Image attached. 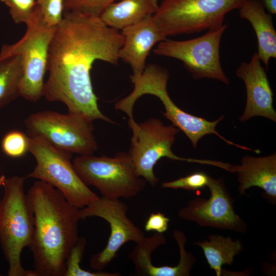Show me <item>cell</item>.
<instances>
[{"mask_svg": "<svg viewBox=\"0 0 276 276\" xmlns=\"http://www.w3.org/2000/svg\"><path fill=\"white\" fill-rule=\"evenodd\" d=\"M124 37L105 25L99 16L64 11L50 44L43 96L50 102L63 103L68 111L91 121L113 123L100 110L90 72L98 60L117 64Z\"/></svg>", "mask_w": 276, "mask_h": 276, "instance_id": "cell-1", "label": "cell"}, {"mask_svg": "<svg viewBox=\"0 0 276 276\" xmlns=\"http://www.w3.org/2000/svg\"><path fill=\"white\" fill-rule=\"evenodd\" d=\"M27 195L34 216L29 247L34 276H65L66 259L79 238V209L43 181H35Z\"/></svg>", "mask_w": 276, "mask_h": 276, "instance_id": "cell-2", "label": "cell"}, {"mask_svg": "<svg viewBox=\"0 0 276 276\" xmlns=\"http://www.w3.org/2000/svg\"><path fill=\"white\" fill-rule=\"evenodd\" d=\"M26 177L6 178L0 200V245L9 267V276H34L21 262L23 249L29 247L33 236L34 216L24 191Z\"/></svg>", "mask_w": 276, "mask_h": 276, "instance_id": "cell-3", "label": "cell"}, {"mask_svg": "<svg viewBox=\"0 0 276 276\" xmlns=\"http://www.w3.org/2000/svg\"><path fill=\"white\" fill-rule=\"evenodd\" d=\"M169 77L167 69L154 64L146 65L140 75L130 76L134 86L133 90L117 101L116 109L126 113L129 119L133 118V109L137 100L144 95H154L160 99L164 106L165 112H162L163 116L186 135L194 148L197 147L202 137L212 134L217 135L227 144L236 146V143L226 140L216 130L217 124L224 119L223 116L215 121H209L185 111L172 101L167 89Z\"/></svg>", "mask_w": 276, "mask_h": 276, "instance_id": "cell-4", "label": "cell"}, {"mask_svg": "<svg viewBox=\"0 0 276 276\" xmlns=\"http://www.w3.org/2000/svg\"><path fill=\"white\" fill-rule=\"evenodd\" d=\"M128 125L132 131L131 145L128 152L136 174L152 186L159 179L154 173V167L163 157L218 167L229 171L231 164L220 161L181 157L174 154L172 147L180 130L172 124L166 126L161 120L151 118L137 123L129 119Z\"/></svg>", "mask_w": 276, "mask_h": 276, "instance_id": "cell-5", "label": "cell"}, {"mask_svg": "<svg viewBox=\"0 0 276 276\" xmlns=\"http://www.w3.org/2000/svg\"><path fill=\"white\" fill-rule=\"evenodd\" d=\"M26 25V33L19 41L2 47L0 59L20 57L23 70L20 96L28 101L37 102L43 96L48 51L56 27L45 23L37 6Z\"/></svg>", "mask_w": 276, "mask_h": 276, "instance_id": "cell-6", "label": "cell"}, {"mask_svg": "<svg viewBox=\"0 0 276 276\" xmlns=\"http://www.w3.org/2000/svg\"><path fill=\"white\" fill-rule=\"evenodd\" d=\"M28 140L29 152L35 158L36 165L26 178L52 185L79 209L99 198L76 172L71 162L72 153L54 146L41 136H28Z\"/></svg>", "mask_w": 276, "mask_h": 276, "instance_id": "cell-7", "label": "cell"}, {"mask_svg": "<svg viewBox=\"0 0 276 276\" xmlns=\"http://www.w3.org/2000/svg\"><path fill=\"white\" fill-rule=\"evenodd\" d=\"M72 163L82 181L94 187L102 197L129 198L146 186V180L136 174L128 152H120L113 157L80 155Z\"/></svg>", "mask_w": 276, "mask_h": 276, "instance_id": "cell-8", "label": "cell"}, {"mask_svg": "<svg viewBox=\"0 0 276 276\" xmlns=\"http://www.w3.org/2000/svg\"><path fill=\"white\" fill-rule=\"evenodd\" d=\"M245 0H163L153 16L164 36L198 33L223 24Z\"/></svg>", "mask_w": 276, "mask_h": 276, "instance_id": "cell-9", "label": "cell"}, {"mask_svg": "<svg viewBox=\"0 0 276 276\" xmlns=\"http://www.w3.org/2000/svg\"><path fill=\"white\" fill-rule=\"evenodd\" d=\"M93 122L69 111L63 114L46 110L30 114L24 123L29 136H41L60 149L86 155L98 149Z\"/></svg>", "mask_w": 276, "mask_h": 276, "instance_id": "cell-10", "label": "cell"}, {"mask_svg": "<svg viewBox=\"0 0 276 276\" xmlns=\"http://www.w3.org/2000/svg\"><path fill=\"white\" fill-rule=\"evenodd\" d=\"M227 28L223 24L188 40L166 38L158 43L153 52L180 60L194 79L209 78L228 84L229 80L222 67L220 56L221 40Z\"/></svg>", "mask_w": 276, "mask_h": 276, "instance_id": "cell-11", "label": "cell"}, {"mask_svg": "<svg viewBox=\"0 0 276 276\" xmlns=\"http://www.w3.org/2000/svg\"><path fill=\"white\" fill-rule=\"evenodd\" d=\"M128 209L120 199L102 196L79 209L81 219L97 217L107 221L110 226V233L105 247L90 257L89 265L93 269L102 270L117 257L124 244L128 242L137 244L145 238L141 229L128 218Z\"/></svg>", "mask_w": 276, "mask_h": 276, "instance_id": "cell-12", "label": "cell"}, {"mask_svg": "<svg viewBox=\"0 0 276 276\" xmlns=\"http://www.w3.org/2000/svg\"><path fill=\"white\" fill-rule=\"evenodd\" d=\"M209 199L197 197L190 200L178 212L179 218L192 221L201 227L245 232V221L235 212L234 200L226 190L223 180L210 176Z\"/></svg>", "mask_w": 276, "mask_h": 276, "instance_id": "cell-13", "label": "cell"}, {"mask_svg": "<svg viewBox=\"0 0 276 276\" xmlns=\"http://www.w3.org/2000/svg\"><path fill=\"white\" fill-rule=\"evenodd\" d=\"M241 79L246 91V101L239 120L244 122L260 116L276 122V112L273 107V93L261 61L256 52L248 62H243L236 72Z\"/></svg>", "mask_w": 276, "mask_h": 276, "instance_id": "cell-14", "label": "cell"}, {"mask_svg": "<svg viewBox=\"0 0 276 276\" xmlns=\"http://www.w3.org/2000/svg\"><path fill=\"white\" fill-rule=\"evenodd\" d=\"M124 42L119 59L129 64L133 75L143 73L151 50L166 37L155 23L153 16L122 30Z\"/></svg>", "mask_w": 276, "mask_h": 276, "instance_id": "cell-15", "label": "cell"}, {"mask_svg": "<svg viewBox=\"0 0 276 276\" xmlns=\"http://www.w3.org/2000/svg\"><path fill=\"white\" fill-rule=\"evenodd\" d=\"M230 172L237 174L240 195L252 187H258L270 198L275 200V153L263 157L245 155L240 165H232Z\"/></svg>", "mask_w": 276, "mask_h": 276, "instance_id": "cell-16", "label": "cell"}, {"mask_svg": "<svg viewBox=\"0 0 276 276\" xmlns=\"http://www.w3.org/2000/svg\"><path fill=\"white\" fill-rule=\"evenodd\" d=\"M239 10L241 18L247 20L256 34L261 62L267 66L271 58H276V32L272 16L258 0H245Z\"/></svg>", "mask_w": 276, "mask_h": 276, "instance_id": "cell-17", "label": "cell"}, {"mask_svg": "<svg viewBox=\"0 0 276 276\" xmlns=\"http://www.w3.org/2000/svg\"><path fill=\"white\" fill-rule=\"evenodd\" d=\"M159 5L158 0H121L109 5L99 17L107 26L122 30L153 16Z\"/></svg>", "mask_w": 276, "mask_h": 276, "instance_id": "cell-18", "label": "cell"}, {"mask_svg": "<svg viewBox=\"0 0 276 276\" xmlns=\"http://www.w3.org/2000/svg\"><path fill=\"white\" fill-rule=\"evenodd\" d=\"M208 239L194 243L202 248L210 268L214 270L217 276H220L222 266L231 265L235 256L243 250V245L240 240H233L229 236L211 234Z\"/></svg>", "mask_w": 276, "mask_h": 276, "instance_id": "cell-19", "label": "cell"}, {"mask_svg": "<svg viewBox=\"0 0 276 276\" xmlns=\"http://www.w3.org/2000/svg\"><path fill=\"white\" fill-rule=\"evenodd\" d=\"M22 75L19 56L0 59V108L20 96L19 85Z\"/></svg>", "mask_w": 276, "mask_h": 276, "instance_id": "cell-20", "label": "cell"}, {"mask_svg": "<svg viewBox=\"0 0 276 276\" xmlns=\"http://www.w3.org/2000/svg\"><path fill=\"white\" fill-rule=\"evenodd\" d=\"M166 242L163 233H155L152 236L146 237L141 242L135 244L129 254V258L135 266L139 275L149 276L154 267L151 261L152 252Z\"/></svg>", "mask_w": 276, "mask_h": 276, "instance_id": "cell-21", "label": "cell"}, {"mask_svg": "<svg viewBox=\"0 0 276 276\" xmlns=\"http://www.w3.org/2000/svg\"><path fill=\"white\" fill-rule=\"evenodd\" d=\"M87 241L84 237L79 238L72 249L65 263V276H121L119 272L102 270L91 272L82 269L80 263L84 254Z\"/></svg>", "mask_w": 276, "mask_h": 276, "instance_id": "cell-22", "label": "cell"}, {"mask_svg": "<svg viewBox=\"0 0 276 276\" xmlns=\"http://www.w3.org/2000/svg\"><path fill=\"white\" fill-rule=\"evenodd\" d=\"M1 146L7 156L13 158L21 157L29 151L28 136L18 130L10 131L4 136Z\"/></svg>", "mask_w": 276, "mask_h": 276, "instance_id": "cell-23", "label": "cell"}, {"mask_svg": "<svg viewBox=\"0 0 276 276\" xmlns=\"http://www.w3.org/2000/svg\"><path fill=\"white\" fill-rule=\"evenodd\" d=\"M210 176L202 171H196L177 179L162 183L163 188L196 191L207 187Z\"/></svg>", "mask_w": 276, "mask_h": 276, "instance_id": "cell-24", "label": "cell"}, {"mask_svg": "<svg viewBox=\"0 0 276 276\" xmlns=\"http://www.w3.org/2000/svg\"><path fill=\"white\" fill-rule=\"evenodd\" d=\"M65 0H36L45 24L56 27L62 20Z\"/></svg>", "mask_w": 276, "mask_h": 276, "instance_id": "cell-25", "label": "cell"}, {"mask_svg": "<svg viewBox=\"0 0 276 276\" xmlns=\"http://www.w3.org/2000/svg\"><path fill=\"white\" fill-rule=\"evenodd\" d=\"M116 0H65L64 11L81 12L100 16L103 10Z\"/></svg>", "mask_w": 276, "mask_h": 276, "instance_id": "cell-26", "label": "cell"}, {"mask_svg": "<svg viewBox=\"0 0 276 276\" xmlns=\"http://www.w3.org/2000/svg\"><path fill=\"white\" fill-rule=\"evenodd\" d=\"M9 9V13L15 24L29 20L36 6V0H0Z\"/></svg>", "mask_w": 276, "mask_h": 276, "instance_id": "cell-27", "label": "cell"}, {"mask_svg": "<svg viewBox=\"0 0 276 276\" xmlns=\"http://www.w3.org/2000/svg\"><path fill=\"white\" fill-rule=\"evenodd\" d=\"M170 219L160 212L151 213L148 218L144 226L147 232L154 231L163 233L168 228Z\"/></svg>", "mask_w": 276, "mask_h": 276, "instance_id": "cell-28", "label": "cell"}, {"mask_svg": "<svg viewBox=\"0 0 276 276\" xmlns=\"http://www.w3.org/2000/svg\"><path fill=\"white\" fill-rule=\"evenodd\" d=\"M261 3L269 14H276V0H262Z\"/></svg>", "mask_w": 276, "mask_h": 276, "instance_id": "cell-29", "label": "cell"}, {"mask_svg": "<svg viewBox=\"0 0 276 276\" xmlns=\"http://www.w3.org/2000/svg\"><path fill=\"white\" fill-rule=\"evenodd\" d=\"M6 179V177L4 175H2L0 176V187L1 186L3 185Z\"/></svg>", "mask_w": 276, "mask_h": 276, "instance_id": "cell-30", "label": "cell"}]
</instances>
